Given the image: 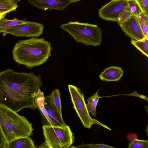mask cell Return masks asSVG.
Instances as JSON below:
<instances>
[{"label": "cell", "instance_id": "cell-1", "mask_svg": "<svg viewBox=\"0 0 148 148\" xmlns=\"http://www.w3.org/2000/svg\"><path fill=\"white\" fill-rule=\"evenodd\" d=\"M40 75L8 69L0 72V104L17 112L35 109L34 99L42 86Z\"/></svg>", "mask_w": 148, "mask_h": 148}, {"label": "cell", "instance_id": "cell-2", "mask_svg": "<svg viewBox=\"0 0 148 148\" xmlns=\"http://www.w3.org/2000/svg\"><path fill=\"white\" fill-rule=\"evenodd\" d=\"M52 50L50 43L43 38L19 40L13 49V59L18 64L32 68L47 62Z\"/></svg>", "mask_w": 148, "mask_h": 148}, {"label": "cell", "instance_id": "cell-3", "mask_svg": "<svg viewBox=\"0 0 148 148\" xmlns=\"http://www.w3.org/2000/svg\"><path fill=\"white\" fill-rule=\"evenodd\" d=\"M0 127L8 144L19 138L30 136L34 130L32 124L25 116L0 104Z\"/></svg>", "mask_w": 148, "mask_h": 148}, {"label": "cell", "instance_id": "cell-4", "mask_svg": "<svg viewBox=\"0 0 148 148\" xmlns=\"http://www.w3.org/2000/svg\"><path fill=\"white\" fill-rule=\"evenodd\" d=\"M60 28L67 32L75 40L87 46L99 45L102 31L97 25L77 21H69L62 24Z\"/></svg>", "mask_w": 148, "mask_h": 148}, {"label": "cell", "instance_id": "cell-5", "mask_svg": "<svg viewBox=\"0 0 148 148\" xmlns=\"http://www.w3.org/2000/svg\"><path fill=\"white\" fill-rule=\"evenodd\" d=\"M42 129L47 148H71L74 143L73 133L68 125L62 127L44 125Z\"/></svg>", "mask_w": 148, "mask_h": 148}, {"label": "cell", "instance_id": "cell-6", "mask_svg": "<svg viewBox=\"0 0 148 148\" xmlns=\"http://www.w3.org/2000/svg\"><path fill=\"white\" fill-rule=\"evenodd\" d=\"M68 88L73 107L84 127L90 129L93 124H97L111 130L106 125L92 118L90 116L87 108L84 94L80 89L71 84L68 85Z\"/></svg>", "mask_w": 148, "mask_h": 148}, {"label": "cell", "instance_id": "cell-7", "mask_svg": "<svg viewBox=\"0 0 148 148\" xmlns=\"http://www.w3.org/2000/svg\"><path fill=\"white\" fill-rule=\"evenodd\" d=\"M44 26L42 24L26 21L25 23L7 29L4 33L20 37L37 38L43 33Z\"/></svg>", "mask_w": 148, "mask_h": 148}, {"label": "cell", "instance_id": "cell-8", "mask_svg": "<svg viewBox=\"0 0 148 148\" xmlns=\"http://www.w3.org/2000/svg\"><path fill=\"white\" fill-rule=\"evenodd\" d=\"M127 7V0H111L99 9L98 15L105 20L117 22L119 14Z\"/></svg>", "mask_w": 148, "mask_h": 148}, {"label": "cell", "instance_id": "cell-9", "mask_svg": "<svg viewBox=\"0 0 148 148\" xmlns=\"http://www.w3.org/2000/svg\"><path fill=\"white\" fill-rule=\"evenodd\" d=\"M119 25L125 34L131 39L138 40L145 37L140 27L137 17L133 14L128 19Z\"/></svg>", "mask_w": 148, "mask_h": 148}, {"label": "cell", "instance_id": "cell-10", "mask_svg": "<svg viewBox=\"0 0 148 148\" xmlns=\"http://www.w3.org/2000/svg\"><path fill=\"white\" fill-rule=\"evenodd\" d=\"M28 1L37 8L45 11H63L72 3L70 0H28Z\"/></svg>", "mask_w": 148, "mask_h": 148}, {"label": "cell", "instance_id": "cell-11", "mask_svg": "<svg viewBox=\"0 0 148 148\" xmlns=\"http://www.w3.org/2000/svg\"><path fill=\"white\" fill-rule=\"evenodd\" d=\"M45 98L43 92L40 89L35 98L34 107L39 110L45 125L53 126L44 106Z\"/></svg>", "mask_w": 148, "mask_h": 148}, {"label": "cell", "instance_id": "cell-12", "mask_svg": "<svg viewBox=\"0 0 148 148\" xmlns=\"http://www.w3.org/2000/svg\"><path fill=\"white\" fill-rule=\"evenodd\" d=\"M123 71L120 67L111 66L106 69L99 75L101 79L109 82L110 81H118L123 76Z\"/></svg>", "mask_w": 148, "mask_h": 148}, {"label": "cell", "instance_id": "cell-13", "mask_svg": "<svg viewBox=\"0 0 148 148\" xmlns=\"http://www.w3.org/2000/svg\"><path fill=\"white\" fill-rule=\"evenodd\" d=\"M44 106L53 126L63 127L66 125L62 117L59 115L47 96L45 100Z\"/></svg>", "mask_w": 148, "mask_h": 148}, {"label": "cell", "instance_id": "cell-14", "mask_svg": "<svg viewBox=\"0 0 148 148\" xmlns=\"http://www.w3.org/2000/svg\"><path fill=\"white\" fill-rule=\"evenodd\" d=\"M37 147L29 136L19 138L8 144V148H35Z\"/></svg>", "mask_w": 148, "mask_h": 148}, {"label": "cell", "instance_id": "cell-15", "mask_svg": "<svg viewBox=\"0 0 148 148\" xmlns=\"http://www.w3.org/2000/svg\"><path fill=\"white\" fill-rule=\"evenodd\" d=\"M47 97L49 99L59 115L62 117V107L59 90L56 89Z\"/></svg>", "mask_w": 148, "mask_h": 148}, {"label": "cell", "instance_id": "cell-16", "mask_svg": "<svg viewBox=\"0 0 148 148\" xmlns=\"http://www.w3.org/2000/svg\"><path fill=\"white\" fill-rule=\"evenodd\" d=\"M26 22V21L18 20L16 18L11 20L2 18L0 19V33H4L7 29L10 27Z\"/></svg>", "mask_w": 148, "mask_h": 148}, {"label": "cell", "instance_id": "cell-17", "mask_svg": "<svg viewBox=\"0 0 148 148\" xmlns=\"http://www.w3.org/2000/svg\"><path fill=\"white\" fill-rule=\"evenodd\" d=\"M18 0H0V12L8 13L15 11L18 7Z\"/></svg>", "mask_w": 148, "mask_h": 148}, {"label": "cell", "instance_id": "cell-18", "mask_svg": "<svg viewBox=\"0 0 148 148\" xmlns=\"http://www.w3.org/2000/svg\"><path fill=\"white\" fill-rule=\"evenodd\" d=\"M99 90L87 100V103L86 106L88 111L94 117H96L97 114L96 107L101 97L98 94Z\"/></svg>", "mask_w": 148, "mask_h": 148}, {"label": "cell", "instance_id": "cell-19", "mask_svg": "<svg viewBox=\"0 0 148 148\" xmlns=\"http://www.w3.org/2000/svg\"><path fill=\"white\" fill-rule=\"evenodd\" d=\"M131 42L143 54L148 57V38L138 40L131 39Z\"/></svg>", "mask_w": 148, "mask_h": 148}, {"label": "cell", "instance_id": "cell-20", "mask_svg": "<svg viewBox=\"0 0 148 148\" xmlns=\"http://www.w3.org/2000/svg\"><path fill=\"white\" fill-rule=\"evenodd\" d=\"M137 17L143 33L145 37L148 38V15L142 12Z\"/></svg>", "mask_w": 148, "mask_h": 148}, {"label": "cell", "instance_id": "cell-21", "mask_svg": "<svg viewBox=\"0 0 148 148\" xmlns=\"http://www.w3.org/2000/svg\"><path fill=\"white\" fill-rule=\"evenodd\" d=\"M128 7L132 14L137 17L142 12L140 6L135 0H127Z\"/></svg>", "mask_w": 148, "mask_h": 148}, {"label": "cell", "instance_id": "cell-22", "mask_svg": "<svg viewBox=\"0 0 148 148\" xmlns=\"http://www.w3.org/2000/svg\"><path fill=\"white\" fill-rule=\"evenodd\" d=\"M129 148H148V140L136 139L131 141L128 145Z\"/></svg>", "mask_w": 148, "mask_h": 148}, {"label": "cell", "instance_id": "cell-23", "mask_svg": "<svg viewBox=\"0 0 148 148\" xmlns=\"http://www.w3.org/2000/svg\"><path fill=\"white\" fill-rule=\"evenodd\" d=\"M132 14L128 7L122 11L119 14L117 19L119 25L121 24L128 19Z\"/></svg>", "mask_w": 148, "mask_h": 148}, {"label": "cell", "instance_id": "cell-24", "mask_svg": "<svg viewBox=\"0 0 148 148\" xmlns=\"http://www.w3.org/2000/svg\"><path fill=\"white\" fill-rule=\"evenodd\" d=\"M115 148L114 147L110 146L103 144H97L92 143L91 144H85L83 143L82 144L78 146L77 147L72 146L71 148Z\"/></svg>", "mask_w": 148, "mask_h": 148}, {"label": "cell", "instance_id": "cell-25", "mask_svg": "<svg viewBox=\"0 0 148 148\" xmlns=\"http://www.w3.org/2000/svg\"><path fill=\"white\" fill-rule=\"evenodd\" d=\"M140 6L142 12L148 15V0H135Z\"/></svg>", "mask_w": 148, "mask_h": 148}, {"label": "cell", "instance_id": "cell-26", "mask_svg": "<svg viewBox=\"0 0 148 148\" xmlns=\"http://www.w3.org/2000/svg\"><path fill=\"white\" fill-rule=\"evenodd\" d=\"M8 145L0 127V148H8Z\"/></svg>", "mask_w": 148, "mask_h": 148}, {"label": "cell", "instance_id": "cell-27", "mask_svg": "<svg viewBox=\"0 0 148 148\" xmlns=\"http://www.w3.org/2000/svg\"><path fill=\"white\" fill-rule=\"evenodd\" d=\"M138 138V136L136 133H129L127 135V139L130 141H132L136 139H137Z\"/></svg>", "mask_w": 148, "mask_h": 148}, {"label": "cell", "instance_id": "cell-28", "mask_svg": "<svg viewBox=\"0 0 148 148\" xmlns=\"http://www.w3.org/2000/svg\"><path fill=\"white\" fill-rule=\"evenodd\" d=\"M8 14L6 12H0V19L3 18H4L6 15Z\"/></svg>", "mask_w": 148, "mask_h": 148}, {"label": "cell", "instance_id": "cell-29", "mask_svg": "<svg viewBox=\"0 0 148 148\" xmlns=\"http://www.w3.org/2000/svg\"><path fill=\"white\" fill-rule=\"evenodd\" d=\"M71 1L72 3H75L78 2L79 1H80L81 0H70Z\"/></svg>", "mask_w": 148, "mask_h": 148}, {"label": "cell", "instance_id": "cell-30", "mask_svg": "<svg viewBox=\"0 0 148 148\" xmlns=\"http://www.w3.org/2000/svg\"></svg>", "mask_w": 148, "mask_h": 148}]
</instances>
